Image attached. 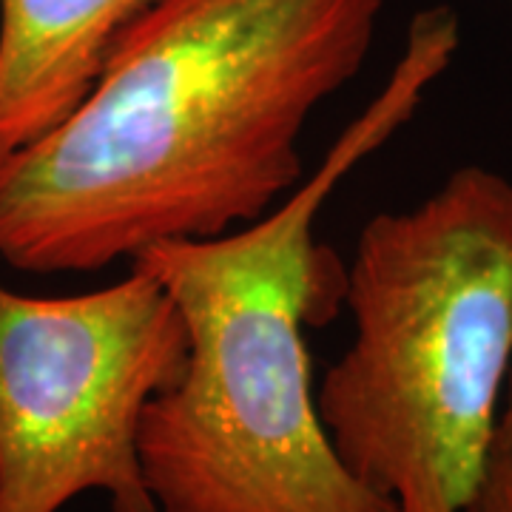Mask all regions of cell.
Returning <instances> with one entry per match:
<instances>
[{
    "instance_id": "6da1fadb",
    "label": "cell",
    "mask_w": 512,
    "mask_h": 512,
    "mask_svg": "<svg viewBox=\"0 0 512 512\" xmlns=\"http://www.w3.org/2000/svg\"><path fill=\"white\" fill-rule=\"evenodd\" d=\"M384 0H148L89 94L0 154V259L97 274L265 217L313 111L362 72Z\"/></svg>"
},
{
    "instance_id": "7a4b0ae2",
    "label": "cell",
    "mask_w": 512,
    "mask_h": 512,
    "mask_svg": "<svg viewBox=\"0 0 512 512\" xmlns=\"http://www.w3.org/2000/svg\"><path fill=\"white\" fill-rule=\"evenodd\" d=\"M458 40L450 6L419 12L382 92L276 208L131 259L174 299L188 339L180 379L148 402L137 433L157 512H396L342 464L316 410L305 330L342 313L348 262L313 228L336 185L413 117Z\"/></svg>"
},
{
    "instance_id": "3957f363",
    "label": "cell",
    "mask_w": 512,
    "mask_h": 512,
    "mask_svg": "<svg viewBox=\"0 0 512 512\" xmlns=\"http://www.w3.org/2000/svg\"><path fill=\"white\" fill-rule=\"evenodd\" d=\"M345 308L353 339L316 387L336 456L396 512H464L512 370L510 177L461 165L367 220Z\"/></svg>"
},
{
    "instance_id": "277c9868",
    "label": "cell",
    "mask_w": 512,
    "mask_h": 512,
    "mask_svg": "<svg viewBox=\"0 0 512 512\" xmlns=\"http://www.w3.org/2000/svg\"><path fill=\"white\" fill-rule=\"evenodd\" d=\"M185 353L180 311L146 271L74 296L0 285V512H60L86 493L157 512L137 433Z\"/></svg>"
},
{
    "instance_id": "5b68a950",
    "label": "cell",
    "mask_w": 512,
    "mask_h": 512,
    "mask_svg": "<svg viewBox=\"0 0 512 512\" xmlns=\"http://www.w3.org/2000/svg\"><path fill=\"white\" fill-rule=\"evenodd\" d=\"M148 0H0V154L35 143L89 94Z\"/></svg>"
},
{
    "instance_id": "8992f818",
    "label": "cell",
    "mask_w": 512,
    "mask_h": 512,
    "mask_svg": "<svg viewBox=\"0 0 512 512\" xmlns=\"http://www.w3.org/2000/svg\"><path fill=\"white\" fill-rule=\"evenodd\" d=\"M464 512H512V450L495 444L484 481Z\"/></svg>"
},
{
    "instance_id": "52a82bcc",
    "label": "cell",
    "mask_w": 512,
    "mask_h": 512,
    "mask_svg": "<svg viewBox=\"0 0 512 512\" xmlns=\"http://www.w3.org/2000/svg\"><path fill=\"white\" fill-rule=\"evenodd\" d=\"M495 444L512 450V370L510 376H507V387H504V402H501V419H498Z\"/></svg>"
}]
</instances>
